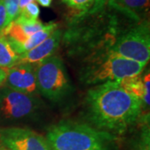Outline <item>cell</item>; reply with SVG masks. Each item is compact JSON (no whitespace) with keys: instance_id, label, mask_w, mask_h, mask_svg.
I'll list each match as a JSON object with an SVG mask.
<instances>
[{"instance_id":"cell-20","label":"cell","mask_w":150,"mask_h":150,"mask_svg":"<svg viewBox=\"0 0 150 150\" xmlns=\"http://www.w3.org/2000/svg\"><path fill=\"white\" fill-rule=\"evenodd\" d=\"M6 75H7V69L0 68V87L4 83Z\"/></svg>"},{"instance_id":"cell-19","label":"cell","mask_w":150,"mask_h":150,"mask_svg":"<svg viewBox=\"0 0 150 150\" xmlns=\"http://www.w3.org/2000/svg\"><path fill=\"white\" fill-rule=\"evenodd\" d=\"M7 26V13L4 0L0 1V33Z\"/></svg>"},{"instance_id":"cell-5","label":"cell","mask_w":150,"mask_h":150,"mask_svg":"<svg viewBox=\"0 0 150 150\" xmlns=\"http://www.w3.org/2000/svg\"><path fill=\"white\" fill-rule=\"evenodd\" d=\"M107 47L123 58L147 65L150 59L149 20L137 23L116 34Z\"/></svg>"},{"instance_id":"cell-9","label":"cell","mask_w":150,"mask_h":150,"mask_svg":"<svg viewBox=\"0 0 150 150\" xmlns=\"http://www.w3.org/2000/svg\"><path fill=\"white\" fill-rule=\"evenodd\" d=\"M62 38L63 30L58 28L42 43L19 55L18 63H27L33 65L39 64L44 59L54 55V52L59 48Z\"/></svg>"},{"instance_id":"cell-6","label":"cell","mask_w":150,"mask_h":150,"mask_svg":"<svg viewBox=\"0 0 150 150\" xmlns=\"http://www.w3.org/2000/svg\"><path fill=\"white\" fill-rule=\"evenodd\" d=\"M42 108V102L35 94L14 91L4 88L0 91V117L11 122L33 118Z\"/></svg>"},{"instance_id":"cell-15","label":"cell","mask_w":150,"mask_h":150,"mask_svg":"<svg viewBox=\"0 0 150 150\" xmlns=\"http://www.w3.org/2000/svg\"><path fill=\"white\" fill-rule=\"evenodd\" d=\"M7 13V26L15 20L20 13L19 0H4Z\"/></svg>"},{"instance_id":"cell-8","label":"cell","mask_w":150,"mask_h":150,"mask_svg":"<svg viewBox=\"0 0 150 150\" xmlns=\"http://www.w3.org/2000/svg\"><path fill=\"white\" fill-rule=\"evenodd\" d=\"M5 86L14 91L35 94L38 93L34 65L18 63L7 70Z\"/></svg>"},{"instance_id":"cell-13","label":"cell","mask_w":150,"mask_h":150,"mask_svg":"<svg viewBox=\"0 0 150 150\" xmlns=\"http://www.w3.org/2000/svg\"><path fill=\"white\" fill-rule=\"evenodd\" d=\"M118 84L123 88L124 90L133 94L134 96L138 97L143 101L144 96V83L143 78L139 75L125 78L122 80L117 81Z\"/></svg>"},{"instance_id":"cell-18","label":"cell","mask_w":150,"mask_h":150,"mask_svg":"<svg viewBox=\"0 0 150 150\" xmlns=\"http://www.w3.org/2000/svg\"><path fill=\"white\" fill-rule=\"evenodd\" d=\"M144 83V96H143V110L149 108V86H150V74L148 70L147 74L143 78Z\"/></svg>"},{"instance_id":"cell-4","label":"cell","mask_w":150,"mask_h":150,"mask_svg":"<svg viewBox=\"0 0 150 150\" xmlns=\"http://www.w3.org/2000/svg\"><path fill=\"white\" fill-rule=\"evenodd\" d=\"M37 90L52 102H59L72 91V84L63 60L52 55L36 64Z\"/></svg>"},{"instance_id":"cell-10","label":"cell","mask_w":150,"mask_h":150,"mask_svg":"<svg viewBox=\"0 0 150 150\" xmlns=\"http://www.w3.org/2000/svg\"><path fill=\"white\" fill-rule=\"evenodd\" d=\"M150 0H108V6L137 23L148 19Z\"/></svg>"},{"instance_id":"cell-2","label":"cell","mask_w":150,"mask_h":150,"mask_svg":"<svg viewBox=\"0 0 150 150\" xmlns=\"http://www.w3.org/2000/svg\"><path fill=\"white\" fill-rule=\"evenodd\" d=\"M46 139L53 150H113L117 135L90 124L61 121L48 129Z\"/></svg>"},{"instance_id":"cell-16","label":"cell","mask_w":150,"mask_h":150,"mask_svg":"<svg viewBox=\"0 0 150 150\" xmlns=\"http://www.w3.org/2000/svg\"><path fill=\"white\" fill-rule=\"evenodd\" d=\"M67 6L79 13H84L94 5L96 0H63Z\"/></svg>"},{"instance_id":"cell-17","label":"cell","mask_w":150,"mask_h":150,"mask_svg":"<svg viewBox=\"0 0 150 150\" xmlns=\"http://www.w3.org/2000/svg\"><path fill=\"white\" fill-rule=\"evenodd\" d=\"M40 14L39 7L35 2H33L26 5L19 13V16L23 17L28 20H38V17Z\"/></svg>"},{"instance_id":"cell-7","label":"cell","mask_w":150,"mask_h":150,"mask_svg":"<svg viewBox=\"0 0 150 150\" xmlns=\"http://www.w3.org/2000/svg\"><path fill=\"white\" fill-rule=\"evenodd\" d=\"M0 142L11 150H53L46 137L19 127L0 129Z\"/></svg>"},{"instance_id":"cell-14","label":"cell","mask_w":150,"mask_h":150,"mask_svg":"<svg viewBox=\"0 0 150 150\" xmlns=\"http://www.w3.org/2000/svg\"><path fill=\"white\" fill-rule=\"evenodd\" d=\"M131 150H150L149 119L144 121L139 135L134 140Z\"/></svg>"},{"instance_id":"cell-24","label":"cell","mask_w":150,"mask_h":150,"mask_svg":"<svg viewBox=\"0 0 150 150\" xmlns=\"http://www.w3.org/2000/svg\"><path fill=\"white\" fill-rule=\"evenodd\" d=\"M0 1H1V0H0Z\"/></svg>"},{"instance_id":"cell-11","label":"cell","mask_w":150,"mask_h":150,"mask_svg":"<svg viewBox=\"0 0 150 150\" xmlns=\"http://www.w3.org/2000/svg\"><path fill=\"white\" fill-rule=\"evenodd\" d=\"M58 28H59V24L57 23L50 22V23H46V25L42 29L34 33L33 34H32L28 38L24 43H22L19 47H18L15 49L16 53L18 55H21V54L29 51L30 49L36 47L39 43H41L43 41H44Z\"/></svg>"},{"instance_id":"cell-23","label":"cell","mask_w":150,"mask_h":150,"mask_svg":"<svg viewBox=\"0 0 150 150\" xmlns=\"http://www.w3.org/2000/svg\"><path fill=\"white\" fill-rule=\"evenodd\" d=\"M0 150H11L9 149L8 147H6L5 145H4L1 142H0Z\"/></svg>"},{"instance_id":"cell-3","label":"cell","mask_w":150,"mask_h":150,"mask_svg":"<svg viewBox=\"0 0 150 150\" xmlns=\"http://www.w3.org/2000/svg\"><path fill=\"white\" fill-rule=\"evenodd\" d=\"M145 66L114 54L104 46L89 51L80 70V79L84 84L93 86L115 82L141 74Z\"/></svg>"},{"instance_id":"cell-12","label":"cell","mask_w":150,"mask_h":150,"mask_svg":"<svg viewBox=\"0 0 150 150\" xmlns=\"http://www.w3.org/2000/svg\"><path fill=\"white\" fill-rule=\"evenodd\" d=\"M19 55L12 47L8 38L0 33V68L8 69L18 63Z\"/></svg>"},{"instance_id":"cell-1","label":"cell","mask_w":150,"mask_h":150,"mask_svg":"<svg viewBox=\"0 0 150 150\" xmlns=\"http://www.w3.org/2000/svg\"><path fill=\"white\" fill-rule=\"evenodd\" d=\"M87 118L94 128L123 134L142 118L143 102L115 82L93 86L85 98Z\"/></svg>"},{"instance_id":"cell-21","label":"cell","mask_w":150,"mask_h":150,"mask_svg":"<svg viewBox=\"0 0 150 150\" xmlns=\"http://www.w3.org/2000/svg\"><path fill=\"white\" fill-rule=\"evenodd\" d=\"M37 2L40 5L45 7V8L50 7L51 4H52V0H37Z\"/></svg>"},{"instance_id":"cell-22","label":"cell","mask_w":150,"mask_h":150,"mask_svg":"<svg viewBox=\"0 0 150 150\" xmlns=\"http://www.w3.org/2000/svg\"><path fill=\"white\" fill-rule=\"evenodd\" d=\"M35 0H19V7H20V11L25 7L26 5H28V4L30 3H33L34 2Z\"/></svg>"}]
</instances>
